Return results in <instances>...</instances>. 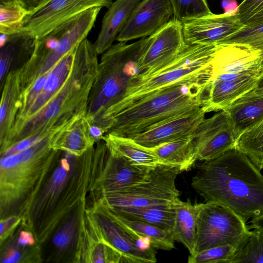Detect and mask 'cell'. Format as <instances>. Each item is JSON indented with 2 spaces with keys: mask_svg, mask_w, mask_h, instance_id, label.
<instances>
[{
  "mask_svg": "<svg viewBox=\"0 0 263 263\" xmlns=\"http://www.w3.org/2000/svg\"><path fill=\"white\" fill-rule=\"evenodd\" d=\"M173 16L170 0H142L135 7L116 40L127 42L149 36Z\"/></svg>",
  "mask_w": 263,
  "mask_h": 263,
  "instance_id": "16",
  "label": "cell"
},
{
  "mask_svg": "<svg viewBox=\"0 0 263 263\" xmlns=\"http://www.w3.org/2000/svg\"><path fill=\"white\" fill-rule=\"evenodd\" d=\"M173 11V18L185 21L212 14L206 0H170Z\"/></svg>",
  "mask_w": 263,
  "mask_h": 263,
  "instance_id": "34",
  "label": "cell"
},
{
  "mask_svg": "<svg viewBox=\"0 0 263 263\" xmlns=\"http://www.w3.org/2000/svg\"><path fill=\"white\" fill-rule=\"evenodd\" d=\"M108 152L104 140L79 156L62 151L20 215V225L30 230L42 247L78 204L87 198Z\"/></svg>",
  "mask_w": 263,
  "mask_h": 263,
  "instance_id": "1",
  "label": "cell"
},
{
  "mask_svg": "<svg viewBox=\"0 0 263 263\" xmlns=\"http://www.w3.org/2000/svg\"><path fill=\"white\" fill-rule=\"evenodd\" d=\"M90 125L86 117L78 120L51 137V147L77 156L83 155L96 142L90 134Z\"/></svg>",
  "mask_w": 263,
  "mask_h": 263,
  "instance_id": "23",
  "label": "cell"
},
{
  "mask_svg": "<svg viewBox=\"0 0 263 263\" xmlns=\"http://www.w3.org/2000/svg\"><path fill=\"white\" fill-rule=\"evenodd\" d=\"M254 90L260 93H263V72H261L258 79Z\"/></svg>",
  "mask_w": 263,
  "mask_h": 263,
  "instance_id": "42",
  "label": "cell"
},
{
  "mask_svg": "<svg viewBox=\"0 0 263 263\" xmlns=\"http://www.w3.org/2000/svg\"><path fill=\"white\" fill-rule=\"evenodd\" d=\"M112 0H51L29 13L20 31L39 39L64 22L94 7L109 8Z\"/></svg>",
  "mask_w": 263,
  "mask_h": 263,
  "instance_id": "12",
  "label": "cell"
},
{
  "mask_svg": "<svg viewBox=\"0 0 263 263\" xmlns=\"http://www.w3.org/2000/svg\"><path fill=\"white\" fill-rule=\"evenodd\" d=\"M249 230L242 218L228 206L215 202L200 203L194 254L226 246L238 249L248 237Z\"/></svg>",
  "mask_w": 263,
  "mask_h": 263,
  "instance_id": "9",
  "label": "cell"
},
{
  "mask_svg": "<svg viewBox=\"0 0 263 263\" xmlns=\"http://www.w3.org/2000/svg\"><path fill=\"white\" fill-rule=\"evenodd\" d=\"M101 7L89 9L58 26L60 35L55 49L48 50L36 41L29 59L33 75L38 78L49 71L67 53L86 38L94 26Z\"/></svg>",
  "mask_w": 263,
  "mask_h": 263,
  "instance_id": "11",
  "label": "cell"
},
{
  "mask_svg": "<svg viewBox=\"0 0 263 263\" xmlns=\"http://www.w3.org/2000/svg\"><path fill=\"white\" fill-rule=\"evenodd\" d=\"M209 79L206 76L182 82L135 103L110 120L106 134L131 138L203 109Z\"/></svg>",
  "mask_w": 263,
  "mask_h": 263,
  "instance_id": "4",
  "label": "cell"
},
{
  "mask_svg": "<svg viewBox=\"0 0 263 263\" xmlns=\"http://www.w3.org/2000/svg\"><path fill=\"white\" fill-rule=\"evenodd\" d=\"M123 263L122 255L95 234L85 220L76 263Z\"/></svg>",
  "mask_w": 263,
  "mask_h": 263,
  "instance_id": "24",
  "label": "cell"
},
{
  "mask_svg": "<svg viewBox=\"0 0 263 263\" xmlns=\"http://www.w3.org/2000/svg\"><path fill=\"white\" fill-rule=\"evenodd\" d=\"M153 167L137 164L109 151L103 170L87 198L97 200L103 195L122 192L146 182Z\"/></svg>",
  "mask_w": 263,
  "mask_h": 263,
  "instance_id": "13",
  "label": "cell"
},
{
  "mask_svg": "<svg viewBox=\"0 0 263 263\" xmlns=\"http://www.w3.org/2000/svg\"><path fill=\"white\" fill-rule=\"evenodd\" d=\"M29 13L51 0H17Z\"/></svg>",
  "mask_w": 263,
  "mask_h": 263,
  "instance_id": "39",
  "label": "cell"
},
{
  "mask_svg": "<svg viewBox=\"0 0 263 263\" xmlns=\"http://www.w3.org/2000/svg\"><path fill=\"white\" fill-rule=\"evenodd\" d=\"M249 229H258L263 231V212L260 215L252 218Z\"/></svg>",
  "mask_w": 263,
  "mask_h": 263,
  "instance_id": "41",
  "label": "cell"
},
{
  "mask_svg": "<svg viewBox=\"0 0 263 263\" xmlns=\"http://www.w3.org/2000/svg\"><path fill=\"white\" fill-rule=\"evenodd\" d=\"M197 160L217 158L235 147L237 138L228 112L218 111L204 118L192 135Z\"/></svg>",
  "mask_w": 263,
  "mask_h": 263,
  "instance_id": "14",
  "label": "cell"
},
{
  "mask_svg": "<svg viewBox=\"0 0 263 263\" xmlns=\"http://www.w3.org/2000/svg\"><path fill=\"white\" fill-rule=\"evenodd\" d=\"M50 137L0 162V218L20 215L25 206L60 157Z\"/></svg>",
  "mask_w": 263,
  "mask_h": 263,
  "instance_id": "5",
  "label": "cell"
},
{
  "mask_svg": "<svg viewBox=\"0 0 263 263\" xmlns=\"http://www.w3.org/2000/svg\"><path fill=\"white\" fill-rule=\"evenodd\" d=\"M229 43L247 44L259 50L263 46V22L244 25L219 44Z\"/></svg>",
  "mask_w": 263,
  "mask_h": 263,
  "instance_id": "35",
  "label": "cell"
},
{
  "mask_svg": "<svg viewBox=\"0 0 263 263\" xmlns=\"http://www.w3.org/2000/svg\"><path fill=\"white\" fill-rule=\"evenodd\" d=\"M1 263H40L44 261L43 248L29 230L21 225L2 245Z\"/></svg>",
  "mask_w": 263,
  "mask_h": 263,
  "instance_id": "20",
  "label": "cell"
},
{
  "mask_svg": "<svg viewBox=\"0 0 263 263\" xmlns=\"http://www.w3.org/2000/svg\"><path fill=\"white\" fill-rule=\"evenodd\" d=\"M22 221L21 216L13 215L0 220V245L4 243L17 229Z\"/></svg>",
  "mask_w": 263,
  "mask_h": 263,
  "instance_id": "38",
  "label": "cell"
},
{
  "mask_svg": "<svg viewBox=\"0 0 263 263\" xmlns=\"http://www.w3.org/2000/svg\"><path fill=\"white\" fill-rule=\"evenodd\" d=\"M105 206L117 220L146 239L155 249L170 251L175 248V240L172 231L116 212Z\"/></svg>",
  "mask_w": 263,
  "mask_h": 263,
  "instance_id": "27",
  "label": "cell"
},
{
  "mask_svg": "<svg viewBox=\"0 0 263 263\" xmlns=\"http://www.w3.org/2000/svg\"><path fill=\"white\" fill-rule=\"evenodd\" d=\"M29 13L17 0H1L0 33L10 35L20 32Z\"/></svg>",
  "mask_w": 263,
  "mask_h": 263,
  "instance_id": "32",
  "label": "cell"
},
{
  "mask_svg": "<svg viewBox=\"0 0 263 263\" xmlns=\"http://www.w3.org/2000/svg\"><path fill=\"white\" fill-rule=\"evenodd\" d=\"M102 139L110 153L125 157L137 164L150 167L164 164L149 148L131 138L106 134Z\"/></svg>",
  "mask_w": 263,
  "mask_h": 263,
  "instance_id": "26",
  "label": "cell"
},
{
  "mask_svg": "<svg viewBox=\"0 0 263 263\" xmlns=\"http://www.w3.org/2000/svg\"><path fill=\"white\" fill-rule=\"evenodd\" d=\"M189 45L184 38L182 23L172 18L153 34L139 65L140 73L137 77L151 75L175 59Z\"/></svg>",
  "mask_w": 263,
  "mask_h": 263,
  "instance_id": "15",
  "label": "cell"
},
{
  "mask_svg": "<svg viewBox=\"0 0 263 263\" xmlns=\"http://www.w3.org/2000/svg\"><path fill=\"white\" fill-rule=\"evenodd\" d=\"M98 55L93 44L86 38L77 46L67 77L38 114L20 130L21 139L51 137L86 117Z\"/></svg>",
  "mask_w": 263,
  "mask_h": 263,
  "instance_id": "3",
  "label": "cell"
},
{
  "mask_svg": "<svg viewBox=\"0 0 263 263\" xmlns=\"http://www.w3.org/2000/svg\"><path fill=\"white\" fill-rule=\"evenodd\" d=\"M176 217L173 229L175 241L183 244L190 254L195 252L197 231V217L200 203L193 204L178 198L175 203Z\"/></svg>",
  "mask_w": 263,
  "mask_h": 263,
  "instance_id": "25",
  "label": "cell"
},
{
  "mask_svg": "<svg viewBox=\"0 0 263 263\" xmlns=\"http://www.w3.org/2000/svg\"><path fill=\"white\" fill-rule=\"evenodd\" d=\"M263 262V231H250L229 263Z\"/></svg>",
  "mask_w": 263,
  "mask_h": 263,
  "instance_id": "33",
  "label": "cell"
},
{
  "mask_svg": "<svg viewBox=\"0 0 263 263\" xmlns=\"http://www.w3.org/2000/svg\"><path fill=\"white\" fill-rule=\"evenodd\" d=\"M153 38V34L130 44L119 42L103 53L88 104L86 118L91 125L120 100L140 73L141 61Z\"/></svg>",
  "mask_w": 263,
  "mask_h": 263,
  "instance_id": "6",
  "label": "cell"
},
{
  "mask_svg": "<svg viewBox=\"0 0 263 263\" xmlns=\"http://www.w3.org/2000/svg\"><path fill=\"white\" fill-rule=\"evenodd\" d=\"M142 0H116L105 14L100 31L93 44L98 54L106 51L128 20L133 10Z\"/></svg>",
  "mask_w": 263,
  "mask_h": 263,
  "instance_id": "21",
  "label": "cell"
},
{
  "mask_svg": "<svg viewBox=\"0 0 263 263\" xmlns=\"http://www.w3.org/2000/svg\"><path fill=\"white\" fill-rule=\"evenodd\" d=\"M237 249L232 246L216 247L202 250L188 257L189 263H229Z\"/></svg>",
  "mask_w": 263,
  "mask_h": 263,
  "instance_id": "36",
  "label": "cell"
},
{
  "mask_svg": "<svg viewBox=\"0 0 263 263\" xmlns=\"http://www.w3.org/2000/svg\"><path fill=\"white\" fill-rule=\"evenodd\" d=\"M182 25L188 45H218L244 26L236 13H225L188 20Z\"/></svg>",
  "mask_w": 263,
  "mask_h": 263,
  "instance_id": "18",
  "label": "cell"
},
{
  "mask_svg": "<svg viewBox=\"0 0 263 263\" xmlns=\"http://www.w3.org/2000/svg\"><path fill=\"white\" fill-rule=\"evenodd\" d=\"M85 211L89 228L97 236L116 249L123 262L155 263L156 251L145 238L117 220L107 208L98 200H90Z\"/></svg>",
  "mask_w": 263,
  "mask_h": 263,
  "instance_id": "8",
  "label": "cell"
},
{
  "mask_svg": "<svg viewBox=\"0 0 263 263\" xmlns=\"http://www.w3.org/2000/svg\"><path fill=\"white\" fill-rule=\"evenodd\" d=\"M175 203V202L172 204L143 208H108L116 212L173 232L176 217Z\"/></svg>",
  "mask_w": 263,
  "mask_h": 263,
  "instance_id": "29",
  "label": "cell"
},
{
  "mask_svg": "<svg viewBox=\"0 0 263 263\" xmlns=\"http://www.w3.org/2000/svg\"><path fill=\"white\" fill-rule=\"evenodd\" d=\"M164 164L190 170L197 161L192 136L149 148Z\"/></svg>",
  "mask_w": 263,
  "mask_h": 263,
  "instance_id": "28",
  "label": "cell"
},
{
  "mask_svg": "<svg viewBox=\"0 0 263 263\" xmlns=\"http://www.w3.org/2000/svg\"><path fill=\"white\" fill-rule=\"evenodd\" d=\"M181 172L177 166L160 164L151 170L148 181L122 192L103 195L95 200L110 208L172 204L179 198L176 179Z\"/></svg>",
  "mask_w": 263,
  "mask_h": 263,
  "instance_id": "10",
  "label": "cell"
},
{
  "mask_svg": "<svg viewBox=\"0 0 263 263\" xmlns=\"http://www.w3.org/2000/svg\"><path fill=\"white\" fill-rule=\"evenodd\" d=\"M5 80L0 109L1 140L7 135L14 121L15 105L20 95L17 70L10 72Z\"/></svg>",
  "mask_w": 263,
  "mask_h": 263,
  "instance_id": "30",
  "label": "cell"
},
{
  "mask_svg": "<svg viewBox=\"0 0 263 263\" xmlns=\"http://www.w3.org/2000/svg\"><path fill=\"white\" fill-rule=\"evenodd\" d=\"M200 111L178 117L131 137L140 145L152 148L160 145L192 136L205 118Z\"/></svg>",
  "mask_w": 263,
  "mask_h": 263,
  "instance_id": "19",
  "label": "cell"
},
{
  "mask_svg": "<svg viewBox=\"0 0 263 263\" xmlns=\"http://www.w3.org/2000/svg\"><path fill=\"white\" fill-rule=\"evenodd\" d=\"M216 44L189 45L175 59L145 77H136L120 100L109 107L99 120L107 127L116 114L135 103L179 83L210 76V63Z\"/></svg>",
  "mask_w": 263,
  "mask_h": 263,
  "instance_id": "7",
  "label": "cell"
},
{
  "mask_svg": "<svg viewBox=\"0 0 263 263\" xmlns=\"http://www.w3.org/2000/svg\"><path fill=\"white\" fill-rule=\"evenodd\" d=\"M221 6L227 14H236L238 5L235 0H223Z\"/></svg>",
  "mask_w": 263,
  "mask_h": 263,
  "instance_id": "40",
  "label": "cell"
},
{
  "mask_svg": "<svg viewBox=\"0 0 263 263\" xmlns=\"http://www.w3.org/2000/svg\"><path fill=\"white\" fill-rule=\"evenodd\" d=\"M261 63H260V73L263 72V46L260 48Z\"/></svg>",
  "mask_w": 263,
  "mask_h": 263,
  "instance_id": "43",
  "label": "cell"
},
{
  "mask_svg": "<svg viewBox=\"0 0 263 263\" xmlns=\"http://www.w3.org/2000/svg\"><path fill=\"white\" fill-rule=\"evenodd\" d=\"M234 148L245 154L260 171L263 169V120L239 135Z\"/></svg>",
  "mask_w": 263,
  "mask_h": 263,
  "instance_id": "31",
  "label": "cell"
},
{
  "mask_svg": "<svg viewBox=\"0 0 263 263\" xmlns=\"http://www.w3.org/2000/svg\"><path fill=\"white\" fill-rule=\"evenodd\" d=\"M196 168L191 185L206 202L228 206L246 222L263 212V176L242 152L234 148Z\"/></svg>",
  "mask_w": 263,
  "mask_h": 263,
  "instance_id": "2",
  "label": "cell"
},
{
  "mask_svg": "<svg viewBox=\"0 0 263 263\" xmlns=\"http://www.w3.org/2000/svg\"><path fill=\"white\" fill-rule=\"evenodd\" d=\"M236 14L244 25L263 22V0H243Z\"/></svg>",
  "mask_w": 263,
  "mask_h": 263,
  "instance_id": "37",
  "label": "cell"
},
{
  "mask_svg": "<svg viewBox=\"0 0 263 263\" xmlns=\"http://www.w3.org/2000/svg\"><path fill=\"white\" fill-rule=\"evenodd\" d=\"M224 110L238 137L263 120V93L254 89L234 101Z\"/></svg>",
  "mask_w": 263,
  "mask_h": 263,
  "instance_id": "22",
  "label": "cell"
},
{
  "mask_svg": "<svg viewBox=\"0 0 263 263\" xmlns=\"http://www.w3.org/2000/svg\"><path fill=\"white\" fill-rule=\"evenodd\" d=\"M87 198L82 200L58 227L46 245L49 246L47 261L75 263L85 224Z\"/></svg>",
  "mask_w": 263,
  "mask_h": 263,
  "instance_id": "17",
  "label": "cell"
}]
</instances>
